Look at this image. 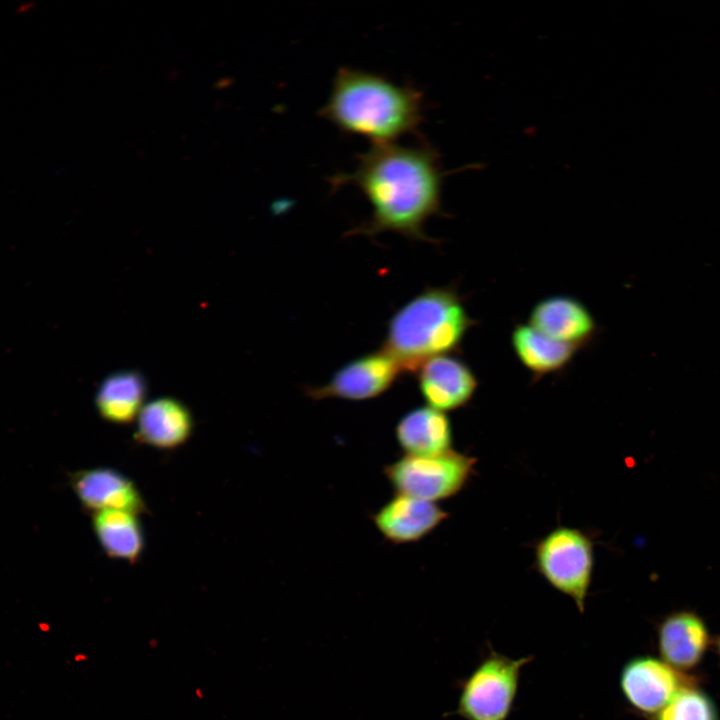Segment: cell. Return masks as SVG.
Returning a JSON list of instances; mask_svg holds the SVG:
<instances>
[{
	"label": "cell",
	"instance_id": "1",
	"mask_svg": "<svg viewBox=\"0 0 720 720\" xmlns=\"http://www.w3.org/2000/svg\"><path fill=\"white\" fill-rule=\"evenodd\" d=\"M444 176L438 151L421 139L413 145L373 144L357 155L352 172L338 173L329 181L334 190L357 187L371 205L370 218L350 234L394 232L431 241L424 225L441 212Z\"/></svg>",
	"mask_w": 720,
	"mask_h": 720
},
{
	"label": "cell",
	"instance_id": "2",
	"mask_svg": "<svg viewBox=\"0 0 720 720\" xmlns=\"http://www.w3.org/2000/svg\"><path fill=\"white\" fill-rule=\"evenodd\" d=\"M318 114L344 134L362 136L374 144L393 143L418 134L424 120V96L411 84L341 67Z\"/></svg>",
	"mask_w": 720,
	"mask_h": 720
},
{
	"label": "cell",
	"instance_id": "3",
	"mask_svg": "<svg viewBox=\"0 0 720 720\" xmlns=\"http://www.w3.org/2000/svg\"><path fill=\"white\" fill-rule=\"evenodd\" d=\"M476 321L452 287H427L400 307L387 324L382 349L413 372L427 360L459 351Z\"/></svg>",
	"mask_w": 720,
	"mask_h": 720
},
{
	"label": "cell",
	"instance_id": "4",
	"mask_svg": "<svg viewBox=\"0 0 720 720\" xmlns=\"http://www.w3.org/2000/svg\"><path fill=\"white\" fill-rule=\"evenodd\" d=\"M533 656L510 658L492 648L464 679L456 713L465 720H507L518 692L522 668Z\"/></svg>",
	"mask_w": 720,
	"mask_h": 720
},
{
	"label": "cell",
	"instance_id": "5",
	"mask_svg": "<svg viewBox=\"0 0 720 720\" xmlns=\"http://www.w3.org/2000/svg\"><path fill=\"white\" fill-rule=\"evenodd\" d=\"M475 463V458L452 449L437 455H403L385 465L383 473L396 494L437 503L464 488Z\"/></svg>",
	"mask_w": 720,
	"mask_h": 720
},
{
	"label": "cell",
	"instance_id": "6",
	"mask_svg": "<svg viewBox=\"0 0 720 720\" xmlns=\"http://www.w3.org/2000/svg\"><path fill=\"white\" fill-rule=\"evenodd\" d=\"M535 558L544 579L584 613L594 565L590 538L578 529L558 527L538 542Z\"/></svg>",
	"mask_w": 720,
	"mask_h": 720
},
{
	"label": "cell",
	"instance_id": "7",
	"mask_svg": "<svg viewBox=\"0 0 720 720\" xmlns=\"http://www.w3.org/2000/svg\"><path fill=\"white\" fill-rule=\"evenodd\" d=\"M404 373L399 363L382 348L355 358L340 367L318 386H307L305 395L314 400L364 401L388 391Z\"/></svg>",
	"mask_w": 720,
	"mask_h": 720
},
{
	"label": "cell",
	"instance_id": "8",
	"mask_svg": "<svg viewBox=\"0 0 720 720\" xmlns=\"http://www.w3.org/2000/svg\"><path fill=\"white\" fill-rule=\"evenodd\" d=\"M696 682L661 658L640 655L630 658L622 667L619 687L633 711L654 718L685 685Z\"/></svg>",
	"mask_w": 720,
	"mask_h": 720
},
{
	"label": "cell",
	"instance_id": "9",
	"mask_svg": "<svg viewBox=\"0 0 720 720\" xmlns=\"http://www.w3.org/2000/svg\"><path fill=\"white\" fill-rule=\"evenodd\" d=\"M415 375L426 405L445 413L466 406L479 384L471 367L454 354L427 360Z\"/></svg>",
	"mask_w": 720,
	"mask_h": 720
},
{
	"label": "cell",
	"instance_id": "10",
	"mask_svg": "<svg viewBox=\"0 0 720 720\" xmlns=\"http://www.w3.org/2000/svg\"><path fill=\"white\" fill-rule=\"evenodd\" d=\"M448 516L437 503L395 493L370 520L386 541L402 545L424 539Z\"/></svg>",
	"mask_w": 720,
	"mask_h": 720
},
{
	"label": "cell",
	"instance_id": "11",
	"mask_svg": "<svg viewBox=\"0 0 720 720\" xmlns=\"http://www.w3.org/2000/svg\"><path fill=\"white\" fill-rule=\"evenodd\" d=\"M527 323L544 335L580 350L598 333L597 321L589 308L569 295L542 298L532 307Z\"/></svg>",
	"mask_w": 720,
	"mask_h": 720
},
{
	"label": "cell",
	"instance_id": "12",
	"mask_svg": "<svg viewBox=\"0 0 720 720\" xmlns=\"http://www.w3.org/2000/svg\"><path fill=\"white\" fill-rule=\"evenodd\" d=\"M71 487L82 506L89 512L120 510L136 515L146 513L142 494L132 480L108 467H95L74 472Z\"/></svg>",
	"mask_w": 720,
	"mask_h": 720
},
{
	"label": "cell",
	"instance_id": "13",
	"mask_svg": "<svg viewBox=\"0 0 720 720\" xmlns=\"http://www.w3.org/2000/svg\"><path fill=\"white\" fill-rule=\"evenodd\" d=\"M656 636L660 658L684 673L701 663L711 644L706 623L690 610L666 615L657 625Z\"/></svg>",
	"mask_w": 720,
	"mask_h": 720
},
{
	"label": "cell",
	"instance_id": "14",
	"mask_svg": "<svg viewBox=\"0 0 720 720\" xmlns=\"http://www.w3.org/2000/svg\"><path fill=\"white\" fill-rule=\"evenodd\" d=\"M193 417L179 400L162 397L144 404L137 417L135 439L142 444L173 449L191 436Z\"/></svg>",
	"mask_w": 720,
	"mask_h": 720
},
{
	"label": "cell",
	"instance_id": "15",
	"mask_svg": "<svg viewBox=\"0 0 720 720\" xmlns=\"http://www.w3.org/2000/svg\"><path fill=\"white\" fill-rule=\"evenodd\" d=\"M394 434L404 455L428 456L452 450L450 418L445 412L427 405L404 414L397 422Z\"/></svg>",
	"mask_w": 720,
	"mask_h": 720
},
{
	"label": "cell",
	"instance_id": "16",
	"mask_svg": "<svg viewBox=\"0 0 720 720\" xmlns=\"http://www.w3.org/2000/svg\"><path fill=\"white\" fill-rule=\"evenodd\" d=\"M511 347L535 380L565 369L580 350L544 335L528 323H519L513 328Z\"/></svg>",
	"mask_w": 720,
	"mask_h": 720
},
{
	"label": "cell",
	"instance_id": "17",
	"mask_svg": "<svg viewBox=\"0 0 720 720\" xmlns=\"http://www.w3.org/2000/svg\"><path fill=\"white\" fill-rule=\"evenodd\" d=\"M137 516L120 510L92 513L95 536L108 557L132 564L139 559L144 547V537Z\"/></svg>",
	"mask_w": 720,
	"mask_h": 720
},
{
	"label": "cell",
	"instance_id": "18",
	"mask_svg": "<svg viewBox=\"0 0 720 720\" xmlns=\"http://www.w3.org/2000/svg\"><path fill=\"white\" fill-rule=\"evenodd\" d=\"M146 385L135 371H120L106 377L99 386L95 403L99 415L115 424L135 420L144 406Z\"/></svg>",
	"mask_w": 720,
	"mask_h": 720
},
{
	"label": "cell",
	"instance_id": "19",
	"mask_svg": "<svg viewBox=\"0 0 720 720\" xmlns=\"http://www.w3.org/2000/svg\"><path fill=\"white\" fill-rule=\"evenodd\" d=\"M655 720H719L717 707L711 697L697 686L685 685L654 717Z\"/></svg>",
	"mask_w": 720,
	"mask_h": 720
},
{
	"label": "cell",
	"instance_id": "20",
	"mask_svg": "<svg viewBox=\"0 0 720 720\" xmlns=\"http://www.w3.org/2000/svg\"><path fill=\"white\" fill-rule=\"evenodd\" d=\"M714 646H715L716 652L720 658V635L715 639Z\"/></svg>",
	"mask_w": 720,
	"mask_h": 720
}]
</instances>
